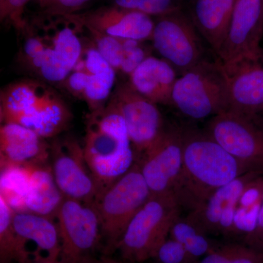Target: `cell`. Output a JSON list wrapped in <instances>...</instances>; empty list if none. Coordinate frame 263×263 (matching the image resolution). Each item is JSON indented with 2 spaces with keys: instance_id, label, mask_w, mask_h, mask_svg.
Instances as JSON below:
<instances>
[{
  "instance_id": "cell-1",
  "label": "cell",
  "mask_w": 263,
  "mask_h": 263,
  "mask_svg": "<svg viewBox=\"0 0 263 263\" xmlns=\"http://www.w3.org/2000/svg\"><path fill=\"white\" fill-rule=\"evenodd\" d=\"M182 135L183 169L174 194L190 212L218 189L251 172L206 132L189 129Z\"/></svg>"
},
{
  "instance_id": "cell-2",
  "label": "cell",
  "mask_w": 263,
  "mask_h": 263,
  "mask_svg": "<svg viewBox=\"0 0 263 263\" xmlns=\"http://www.w3.org/2000/svg\"><path fill=\"white\" fill-rule=\"evenodd\" d=\"M83 149L98 186V196L136 163V154L127 126L113 99L90 114Z\"/></svg>"
},
{
  "instance_id": "cell-3",
  "label": "cell",
  "mask_w": 263,
  "mask_h": 263,
  "mask_svg": "<svg viewBox=\"0 0 263 263\" xmlns=\"http://www.w3.org/2000/svg\"><path fill=\"white\" fill-rule=\"evenodd\" d=\"M2 123L19 124L53 139L68 127L72 115L60 95L46 82L24 79L3 88Z\"/></svg>"
},
{
  "instance_id": "cell-4",
  "label": "cell",
  "mask_w": 263,
  "mask_h": 263,
  "mask_svg": "<svg viewBox=\"0 0 263 263\" xmlns=\"http://www.w3.org/2000/svg\"><path fill=\"white\" fill-rule=\"evenodd\" d=\"M181 209L174 194L152 195L128 224L117 246L122 260L142 263L153 259L159 247L169 238Z\"/></svg>"
},
{
  "instance_id": "cell-5",
  "label": "cell",
  "mask_w": 263,
  "mask_h": 263,
  "mask_svg": "<svg viewBox=\"0 0 263 263\" xmlns=\"http://www.w3.org/2000/svg\"><path fill=\"white\" fill-rule=\"evenodd\" d=\"M152 196L138 162L100 194L94 205L101 230L103 254L111 256L133 218Z\"/></svg>"
},
{
  "instance_id": "cell-6",
  "label": "cell",
  "mask_w": 263,
  "mask_h": 263,
  "mask_svg": "<svg viewBox=\"0 0 263 263\" xmlns=\"http://www.w3.org/2000/svg\"><path fill=\"white\" fill-rule=\"evenodd\" d=\"M34 23L30 27L44 51L32 70L45 82L63 83L82 56L87 41L84 29L67 16L40 15Z\"/></svg>"
},
{
  "instance_id": "cell-7",
  "label": "cell",
  "mask_w": 263,
  "mask_h": 263,
  "mask_svg": "<svg viewBox=\"0 0 263 263\" xmlns=\"http://www.w3.org/2000/svg\"><path fill=\"white\" fill-rule=\"evenodd\" d=\"M171 105L195 120L226 111L227 83L219 62L203 60L180 75L175 83Z\"/></svg>"
},
{
  "instance_id": "cell-8",
  "label": "cell",
  "mask_w": 263,
  "mask_h": 263,
  "mask_svg": "<svg viewBox=\"0 0 263 263\" xmlns=\"http://www.w3.org/2000/svg\"><path fill=\"white\" fill-rule=\"evenodd\" d=\"M60 240L62 263H84L101 243V230L94 204L65 198L54 216Z\"/></svg>"
},
{
  "instance_id": "cell-9",
  "label": "cell",
  "mask_w": 263,
  "mask_h": 263,
  "mask_svg": "<svg viewBox=\"0 0 263 263\" xmlns=\"http://www.w3.org/2000/svg\"><path fill=\"white\" fill-rule=\"evenodd\" d=\"M53 139L50 164L62 195L65 198L94 204L98 188L85 160L83 146L72 137Z\"/></svg>"
},
{
  "instance_id": "cell-10",
  "label": "cell",
  "mask_w": 263,
  "mask_h": 263,
  "mask_svg": "<svg viewBox=\"0 0 263 263\" xmlns=\"http://www.w3.org/2000/svg\"><path fill=\"white\" fill-rule=\"evenodd\" d=\"M205 132L249 171L263 175V129L255 119L224 111L212 117Z\"/></svg>"
},
{
  "instance_id": "cell-11",
  "label": "cell",
  "mask_w": 263,
  "mask_h": 263,
  "mask_svg": "<svg viewBox=\"0 0 263 263\" xmlns=\"http://www.w3.org/2000/svg\"><path fill=\"white\" fill-rule=\"evenodd\" d=\"M140 157L136 162L152 195L174 194L183 169L182 130L164 129Z\"/></svg>"
},
{
  "instance_id": "cell-12",
  "label": "cell",
  "mask_w": 263,
  "mask_h": 263,
  "mask_svg": "<svg viewBox=\"0 0 263 263\" xmlns=\"http://www.w3.org/2000/svg\"><path fill=\"white\" fill-rule=\"evenodd\" d=\"M262 37L263 0H235L229 30L217 53L218 61L228 66L260 58Z\"/></svg>"
},
{
  "instance_id": "cell-13",
  "label": "cell",
  "mask_w": 263,
  "mask_h": 263,
  "mask_svg": "<svg viewBox=\"0 0 263 263\" xmlns=\"http://www.w3.org/2000/svg\"><path fill=\"white\" fill-rule=\"evenodd\" d=\"M151 41L164 60L180 75L203 60L200 38L193 24L172 13L156 22Z\"/></svg>"
},
{
  "instance_id": "cell-14",
  "label": "cell",
  "mask_w": 263,
  "mask_h": 263,
  "mask_svg": "<svg viewBox=\"0 0 263 263\" xmlns=\"http://www.w3.org/2000/svg\"><path fill=\"white\" fill-rule=\"evenodd\" d=\"M111 98L124 118L137 160L164 129L160 110L157 104L137 92L128 82L119 85Z\"/></svg>"
},
{
  "instance_id": "cell-15",
  "label": "cell",
  "mask_w": 263,
  "mask_h": 263,
  "mask_svg": "<svg viewBox=\"0 0 263 263\" xmlns=\"http://www.w3.org/2000/svg\"><path fill=\"white\" fill-rule=\"evenodd\" d=\"M221 66L227 83L226 111L255 119L257 114L263 113L262 57Z\"/></svg>"
},
{
  "instance_id": "cell-16",
  "label": "cell",
  "mask_w": 263,
  "mask_h": 263,
  "mask_svg": "<svg viewBox=\"0 0 263 263\" xmlns=\"http://www.w3.org/2000/svg\"><path fill=\"white\" fill-rule=\"evenodd\" d=\"M67 17L84 28L119 39L140 42L151 41L155 24L149 15L115 5L80 12Z\"/></svg>"
},
{
  "instance_id": "cell-17",
  "label": "cell",
  "mask_w": 263,
  "mask_h": 263,
  "mask_svg": "<svg viewBox=\"0 0 263 263\" xmlns=\"http://www.w3.org/2000/svg\"><path fill=\"white\" fill-rule=\"evenodd\" d=\"M51 143L35 132L13 123H2L0 127L1 166L50 162Z\"/></svg>"
},
{
  "instance_id": "cell-18",
  "label": "cell",
  "mask_w": 263,
  "mask_h": 263,
  "mask_svg": "<svg viewBox=\"0 0 263 263\" xmlns=\"http://www.w3.org/2000/svg\"><path fill=\"white\" fill-rule=\"evenodd\" d=\"M13 224L27 251L29 243L35 247L32 259L60 260L61 240L54 219L34 213L14 212Z\"/></svg>"
},
{
  "instance_id": "cell-19",
  "label": "cell",
  "mask_w": 263,
  "mask_h": 263,
  "mask_svg": "<svg viewBox=\"0 0 263 263\" xmlns=\"http://www.w3.org/2000/svg\"><path fill=\"white\" fill-rule=\"evenodd\" d=\"M76 67L82 69L86 73V85L82 99L87 104L90 111L105 107L113 91L117 71L99 53L89 38Z\"/></svg>"
},
{
  "instance_id": "cell-20",
  "label": "cell",
  "mask_w": 263,
  "mask_h": 263,
  "mask_svg": "<svg viewBox=\"0 0 263 263\" xmlns=\"http://www.w3.org/2000/svg\"><path fill=\"white\" fill-rule=\"evenodd\" d=\"M177 71L163 59L148 56L129 76L133 89L156 104L171 105Z\"/></svg>"
},
{
  "instance_id": "cell-21",
  "label": "cell",
  "mask_w": 263,
  "mask_h": 263,
  "mask_svg": "<svg viewBox=\"0 0 263 263\" xmlns=\"http://www.w3.org/2000/svg\"><path fill=\"white\" fill-rule=\"evenodd\" d=\"M258 175L262 174L246 173L218 189L201 205L190 212L186 219L208 235L219 234L221 214L230 205L238 203L247 183Z\"/></svg>"
},
{
  "instance_id": "cell-22",
  "label": "cell",
  "mask_w": 263,
  "mask_h": 263,
  "mask_svg": "<svg viewBox=\"0 0 263 263\" xmlns=\"http://www.w3.org/2000/svg\"><path fill=\"white\" fill-rule=\"evenodd\" d=\"M29 182L25 212L54 219L65 197L57 186L50 162L28 164Z\"/></svg>"
},
{
  "instance_id": "cell-23",
  "label": "cell",
  "mask_w": 263,
  "mask_h": 263,
  "mask_svg": "<svg viewBox=\"0 0 263 263\" xmlns=\"http://www.w3.org/2000/svg\"><path fill=\"white\" fill-rule=\"evenodd\" d=\"M235 0H195L194 24L216 54L229 30Z\"/></svg>"
},
{
  "instance_id": "cell-24",
  "label": "cell",
  "mask_w": 263,
  "mask_h": 263,
  "mask_svg": "<svg viewBox=\"0 0 263 263\" xmlns=\"http://www.w3.org/2000/svg\"><path fill=\"white\" fill-rule=\"evenodd\" d=\"M14 211L0 197V263H24L30 259L13 224Z\"/></svg>"
},
{
  "instance_id": "cell-25",
  "label": "cell",
  "mask_w": 263,
  "mask_h": 263,
  "mask_svg": "<svg viewBox=\"0 0 263 263\" xmlns=\"http://www.w3.org/2000/svg\"><path fill=\"white\" fill-rule=\"evenodd\" d=\"M28 182V164L1 166L0 197L8 202L15 212H25Z\"/></svg>"
},
{
  "instance_id": "cell-26",
  "label": "cell",
  "mask_w": 263,
  "mask_h": 263,
  "mask_svg": "<svg viewBox=\"0 0 263 263\" xmlns=\"http://www.w3.org/2000/svg\"><path fill=\"white\" fill-rule=\"evenodd\" d=\"M169 237L181 243L189 254L198 260L219 246L186 218L179 217L176 219L171 228Z\"/></svg>"
},
{
  "instance_id": "cell-27",
  "label": "cell",
  "mask_w": 263,
  "mask_h": 263,
  "mask_svg": "<svg viewBox=\"0 0 263 263\" xmlns=\"http://www.w3.org/2000/svg\"><path fill=\"white\" fill-rule=\"evenodd\" d=\"M83 28L102 57L114 70L120 72L124 61V39L106 35L92 29Z\"/></svg>"
},
{
  "instance_id": "cell-28",
  "label": "cell",
  "mask_w": 263,
  "mask_h": 263,
  "mask_svg": "<svg viewBox=\"0 0 263 263\" xmlns=\"http://www.w3.org/2000/svg\"><path fill=\"white\" fill-rule=\"evenodd\" d=\"M155 263H198V259L192 257L183 246L173 238H167L157 249Z\"/></svg>"
},
{
  "instance_id": "cell-29",
  "label": "cell",
  "mask_w": 263,
  "mask_h": 263,
  "mask_svg": "<svg viewBox=\"0 0 263 263\" xmlns=\"http://www.w3.org/2000/svg\"><path fill=\"white\" fill-rule=\"evenodd\" d=\"M31 0H0V19L2 23L13 26L23 32L27 26L24 13Z\"/></svg>"
},
{
  "instance_id": "cell-30",
  "label": "cell",
  "mask_w": 263,
  "mask_h": 263,
  "mask_svg": "<svg viewBox=\"0 0 263 263\" xmlns=\"http://www.w3.org/2000/svg\"><path fill=\"white\" fill-rule=\"evenodd\" d=\"M92 0H44L41 3V15L68 16L80 13Z\"/></svg>"
},
{
  "instance_id": "cell-31",
  "label": "cell",
  "mask_w": 263,
  "mask_h": 263,
  "mask_svg": "<svg viewBox=\"0 0 263 263\" xmlns=\"http://www.w3.org/2000/svg\"><path fill=\"white\" fill-rule=\"evenodd\" d=\"M142 43L134 40H124V61L120 72L129 76L137 67L148 57Z\"/></svg>"
},
{
  "instance_id": "cell-32",
  "label": "cell",
  "mask_w": 263,
  "mask_h": 263,
  "mask_svg": "<svg viewBox=\"0 0 263 263\" xmlns=\"http://www.w3.org/2000/svg\"><path fill=\"white\" fill-rule=\"evenodd\" d=\"M174 0H141L137 11L152 15H163L174 13Z\"/></svg>"
},
{
  "instance_id": "cell-33",
  "label": "cell",
  "mask_w": 263,
  "mask_h": 263,
  "mask_svg": "<svg viewBox=\"0 0 263 263\" xmlns=\"http://www.w3.org/2000/svg\"><path fill=\"white\" fill-rule=\"evenodd\" d=\"M226 263H263V252L246 245L238 255Z\"/></svg>"
},
{
  "instance_id": "cell-34",
  "label": "cell",
  "mask_w": 263,
  "mask_h": 263,
  "mask_svg": "<svg viewBox=\"0 0 263 263\" xmlns=\"http://www.w3.org/2000/svg\"><path fill=\"white\" fill-rule=\"evenodd\" d=\"M243 243L263 252V199L255 231Z\"/></svg>"
},
{
  "instance_id": "cell-35",
  "label": "cell",
  "mask_w": 263,
  "mask_h": 263,
  "mask_svg": "<svg viewBox=\"0 0 263 263\" xmlns=\"http://www.w3.org/2000/svg\"><path fill=\"white\" fill-rule=\"evenodd\" d=\"M141 0H113L114 5L123 9L138 10Z\"/></svg>"
},
{
  "instance_id": "cell-36",
  "label": "cell",
  "mask_w": 263,
  "mask_h": 263,
  "mask_svg": "<svg viewBox=\"0 0 263 263\" xmlns=\"http://www.w3.org/2000/svg\"><path fill=\"white\" fill-rule=\"evenodd\" d=\"M96 263H126L124 261L118 260L117 259H114L111 256L105 255L103 254L100 258H95Z\"/></svg>"
},
{
  "instance_id": "cell-37",
  "label": "cell",
  "mask_w": 263,
  "mask_h": 263,
  "mask_svg": "<svg viewBox=\"0 0 263 263\" xmlns=\"http://www.w3.org/2000/svg\"><path fill=\"white\" fill-rule=\"evenodd\" d=\"M24 263H62L60 260L53 261L46 259H34Z\"/></svg>"
},
{
  "instance_id": "cell-38",
  "label": "cell",
  "mask_w": 263,
  "mask_h": 263,
  "mask_svg": "<svg viewBox=\"0 0 263 263\" xmlns=\"http://www.w3.org/2000/svg\"><path fill=\"white\" fill-rule=\"evenodd\" d=\"M84 263H96L95 257H91V258L88 259L87 260L85 261Z\"/></svg>"
},
{
  "instance_id": "cell-39",
  "label": "cell",
  "mask_w": 263,
  "mask_h": 263,
  "mask_svg": "<svg viewBox=\"0 0 263 263\" xmlns=\"http://www.w3.org/2000/svg\"><path fill=\"white\" fill-rule=\"evenodd\" d=\"M36 1L38 2L39 3V4H41V3H42L44 0H36Z\"/></svg>"
},
{
  "instance_id": "cell-40",
  "label": "cell",
  "mask_w": 263,
  "mask_h": 263,
  "mask_svg": "<svg viewBox=\"0 0 263 263\" xmlns=\"http://www.w3.org/2000/svg\"><path fill=\"white\" fill-rule=\"evenodd\" d=\"M262 59L263 60V50H262Z\"/></svg>"
},
{
  "instance_id": "cell-41",
  "label": "cell",
  "mask_w": 263,
  "mask_h": 263,
  "mask_svg": "<svg viewBox=\"0 0 263 263\" xmlns=\"http://www.w3.org/2000/svg\"><path fill=\"white\" fill-rule=\"evenodd\" d=\"M126 263H131V262H126Z\"/></svg>"
}]
</instances>
